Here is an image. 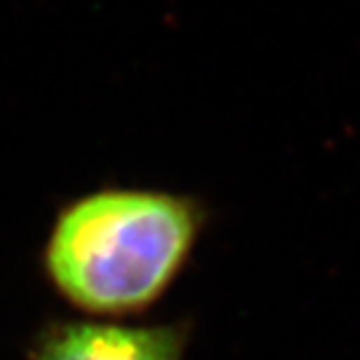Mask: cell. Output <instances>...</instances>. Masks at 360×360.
I'll list each match as a JSON object with an SVG mask.
<instances>
[{
  "mask_svg": "<svg viewBox=\"0 0 360 360\" xmlns=\"http://www.w3.org/2000/svg\"><path fill=\"white\" fill-rule=\"evenodd\" d=\"M204 227L197 199L103 187L56 213L42 248L49 285L94 316L146 311L174 285Z\"/></svg>",
  "mask_w": 360,
  "mask_h": 360,
  "instance_id": "cell-1",
  "label": "cell"
},
{
  "mask_svg": "<svg viewBox=\"0 0 360 360\" xmlns=\"http://www.w3.org/2000/svg\"><path fill=\"white\" fill-rule=\"evenodd\" d=\"M185 326L52 321L35 337L31 360H183Z\"/></svg>",
  "mask_w": 360,
  "mask_h": 360,
  "instance_id": "cell-2",
  "label": "cell"
}]
</instances>
